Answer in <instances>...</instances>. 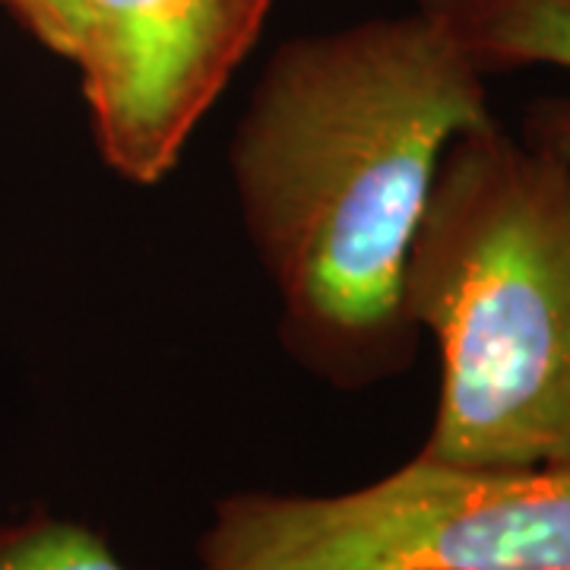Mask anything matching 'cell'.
Returning a JSON list of instances; mask_svg holds the SVG:
<instances>
[{
	"instance_id": "1",
	"label": "cell",
	"mask_w": 570,
	"mask_h": 570,
	"mask_svg": "<svg viewBox=\"0 0 570 570\" xmlns=\"http://www.w3.org/2000/svg\"><path fill=\"white\" fill-rule=\"evenodd\" d=\"M489 118L485 73L422 10L273 51L228 171L295 362L352 390L412 362L409 250L450 140Z\"/></svg>"
},
{
	"instance_id": "2",
	"label": "cell",
	"mask_w": 570,
	"mask_h": 570,
	"mask_svg": "<svg viewBox=\"0 0 570 570\" xmlns=\"http://www.w3.org/2000/svg\"><path fill=\"white\" fill-rule=\"evenodd\" d=\"M441 358L422 456L570 466V163L491 115L453 137L406 264Z\"/></svg>"
},
{
	"instance_id": "3",
	"label": "cell",
	"mask_w": 570,
	"mask_h": 570,
	"mask_svg": "<svg viewBox=\"0 0 570 570\" xmlns=\"http://www.w3.org/2000/svg\"><path fill=\"white\" fill-rule=\"evenodd\" d=\"M204 570H570V466L415 453L340 494L238 491L200 539Z\"/></svg>"
},
{
	"instance_id": "6",
	"label": "cell",
	"mask_w": 570,
	"mask_h": 570,
	"mask_svg": "<svg viewBox=\"0 0 570 570\" xmlns=\"http://www.w3.org/2000/svg\"><path fill=\"white\" fill-rule=\"evenodd\" d=\"M0 570H127L102 535L70 520L32 517L0 527Z\"/></svg>"
},
{
	"instance_id": "8",
	"label": "cell",
	"mask_w": 570,
	"mask_h": 570,
	"mask_svg": "<svg viewBox=\"0 0 570 570\" xmlns=\"http://www.w3.org/2000/svg\"><path fill=\"white\" fill-rule=\"evenodd\" d=\"M520 134L570 163V96H546L530 102Z\"/></svg>"
},
{
	"instance_id": "4",
	"label": "cell",
	"mask_w": 570,
	"mask_h": 570,
	"mask_svg": "<svg viewBox=\"0 0 570 570\" xmlns=\"http://www.w3.org/2000/svg\"><path fill=\"white\" fill-rule=\"evenodd\" d=\"M273 0H82L73 67L105 165L159 184L264 29Z\"/></svg>"
},
{
	"instance_id": "7",
	"label": "cell",
	"mask_w": 570,
	"mask_h": 570,
	"mask_svg": "<svg viewBox=\"0 0 570 570\" xmlns=\"http://www.w3.org/2000/svg\"><path fill=\"white\" fill-rule=\"evenodd\" d=\"M36 39L63 61H77L82 45V0H0Z\"/></svg>"
},
{
	"instance_id": "5",
	"label": "cell",
	"mask_w": 570,
	"mask_h": 570,
	"mask_svg": "<svg viewBox=\"0 0 570 570\" xmlns=\"http://www.w3.org/2000/svg\"><path fill=\"white\" fill-rule=\"evenodd\" d=\"M485 77L520 67L570 70V0H415Z\"/></svg>"
}]
</instances>
